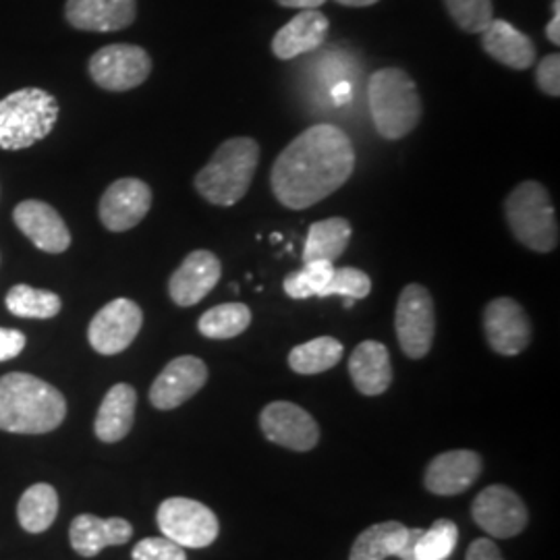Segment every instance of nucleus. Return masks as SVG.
I'll list each match as a JSON object with an SVG mask.
<instances>
[{"instance_id": "obj_2", "label": "nucleus", "mask_w": 560, "mask_h": 560, "mask_svg": "<svg viewBox=\"0 0 560 560\" xmlns=\"http://www.w3.org/2000/svg\"><path fill=\"white\" fill-rule=\"evenodd\" d=\"M67 416L59 388L32 374L13 372L0 378V430L11 434H48Z\"/></svg>"}, {"instance_id": "obj_31", "label": "nucleus", "mask_w": 560, "mask_h": 560, "mask_svg": "<svg viewBox=\"0 0 560 560\" xmlns=\"http://www.w3.org/2000/svg\"><path fill=\"white\" fill-rule=\"evenodd\" d=\"M459 540V529L453 521L439 520L432 523L430 529L421 532L420 540L416 544L413 559L446 560L453 557Z\"/></svg>"}, {"instance_id": "obj_37", "label": "nucleus", "mask_w": 560, "mask_h": 560, "mask_svg": "<svg viewBox=\"0 0 560 560\" xmlns=\"http://www.w3.org/2000/svg\"><path fill=\"white\" fill-rule=\"evenodd\" d=\"M25 349V335L13 328H0V361L15 360Z\"/></svg>"}, {"instance_id": "obj_1", "label": "nucleus", "mask_w": 560, "mask_h": 560, "mask_svg": "<svg viewBox=\"0 0 560 560\" xmlns=\"http://www.w3.org/2000/svg\"><path fill=\"white\" fill-rule=\"evenodd\" d=\"M355 168L351 138L330 122H318L291 141L272 164L270 185L289 210L312 208L349 180Z\"/></svg>"}, {"instance_id": "obj_5", "label": "nucleus", "mask_w": 560, "mask_h": 560, "mask_svg": "<svg viewBox=\"0 0 560 560\" xmlns=\"http://www.w3.org/2000/svg\"><path fill=\"white\" fill-rule=\"evenodd\" d=\"M59 102L40 88H23L0 101V148L25 150L57 125Z\"/></svg>"}, {"instance_id": "obj_25", "label": "nucleus", "mask_w": 560, "mask_h": 560, "mask_svg": "<svg viewBox=\"0 0 560 560\" xmlns=\"http://www.w3.org/2000/svg\"><path fill=\"white\" fill-rule=\"evenodd\" d=\"M353 235L351 222L347 219H326L314 222L307 231V240L303 247V264L307 261H335L347 252Z\"/></svg>"}, {"instance_id": "obj_6", "label": "nucleus", "mask_w": 560, "mask_h": 560, "mask_svg": "<svg viewBox=\"0 0 560 560\" xmlns=\"http://www.w3.org/2000/svg\"><path fill=\"white\" fill-rule=\"evenodd\" d=\"M509 226L521 245L550 254L559 247V222L548 189L538 180H523L504 201Z\"/></svg>"}, {"instance_id": "obj_19", "label": "nucleus", "mask_w": 560, "mask_h": 560, "mask_svg": "<svg viewBox=\"0 0 560 560\" xmlns=\"http://www.w3.org/2000/svg\"><path fill=\"white\" fill-rule=\"evenodd\" d=\"M138 15L136 0H67L65 18L81 32H120Z\"/></svg>"}, {"instance_id": "obj_43", "label": "nucleus", "mask_w": 560, "mask_h": 560, "mask_svg": "<svg viewBox=\"0 0 560 560\" xmlns=\"http://www.w3.org/2000/svg\"><path fill=\"white\" fill-rule=\"evenodd\" d=\"M342 305H345V310H351L353 307V303H355V300H351V298H342Z\"/></svg>"}, {"instance_id": "obj_17", "label": "nucleus", "mask_w": 560, "mask_h": 560, "mask_svg": "<svg viewBox=\"0 0 560 560\" xmlns=\"http://www.w3.org/2000/svg\"><path fill=\"white\" fill-rule=\"evenodd\" d=\"M21 233L46 254H62L71 245V233L59 212L40 200H25L13 210Z\"/></svg>"}, {"instance_id": "obj_20", "label": "nucleus", "mask_w": 560, "mask_h": 560, "mask_svg": "<svg viewBox=\"0 0 560 560\" xmlns=\"http://www.w3.org/2000/svg\"><path fill=\"white\" fill-rule=\"evenodd\" d=\"M133 527L127 520L113 517L101 520L96 515H78L69 527V540L73 550L83 559L98 557L108 546H122L131 540Z\"/></svg>"}, {"instance_id": "obj_39", "label": "nucleus", "mask_w": 560, "mask_h": 560, "mask_svg": "<svg viewBox=\"0 0 560 560\" xmlns=\"http://www.w3.org/2000/svg\"><path fill=\"white\" fill-rule=\"evenodd\" d=\"M421 532H423L421 527H413V529H409L407 541H405V546H402V550H400V555L397 559L416 560L413 559V550H416V544L420 540Z\"/></svg>"}, {"instance_id": "obj_8", "label": "nucleus", "mask_w": 560, "mask_h": 560, "mask_svg": "<svg viewBox=\"0 0 560 560\" xmlns=\"http://www.w3.org/2000/svg\"><path fill=\"white\" fill-rule=\"evenodd\" d=\"M156 521L162 536L180 548H208L219 538L221 523L206 504L194 499H166L159 506Z\"/></svg>"}, {"instance_id": "obj_35", "label": "nucleus", "mask_w": 560, "mask_h": 560, "mask_svg": "<svg viewBox=\"0 0 560 560\" xmlns=\"http://www.w3.org/2000/svg\"><path fill=\"white\" fill-rule=\"evenodd\" d=\"M133 560H187L185 548L168 538H145L133 546Z\"/></svg>"}, {"instance_id": "obj_34", "label": "nucleus", "mask_w": 560, "mask_h": 560, "mask_svg": "<svg viewBox=\"0 0 560 560\" xmlns=\"http://www.w3.org/2000/svg\"><path fill=\"white\" fill-rule=\"evenodd\" d=\"M372 293V280L360 268H337L332 270V277L326 282L320 298H351V300H365Z\"/></svg>"}, {"instance_id": "obj_40", "label": "nucleus", "mask_w": 560, "mask_h": 560, "mask_svg": "<svg viewBox=\"0 0 560 560\" xmlns=\"http://www.w3.org/2000/svg\"><path fill=\"white\" fill-rule=\"evenodd\" d=\"M280 7H284V9H301V11H305V9H318L322 7L326 0H277Z\"/></svg>"}, {"instance_id": "obj_21", "label": "nucleus", "mask_w": 560, "mask_h": 560, "mask_svg": "<svg viewBox=\"0 0 560 560\" xmlns=\"http://www.w3.org/2000/svg\"><path fill=\"white\" fill-rule=\"evenodd\" d=\"M328 27L330 23L322 11L305 9L280 27L272 40V52L280 60L298 59L301 55H307L320 48L322 42L326 40Z\"/></svg>"}, {"instance_id": "obj_23", "label": "nucleus", "mask_w": 560, "mask_h": 560, "mask_svg": "<svg viewBox=\"0 0 560 560\" xmlns=\"http://www.w3.org/2000/svg\"><path fill=\"white\" fill-rule=\"evenodd\" d=\"M481 48L497 62L517 71H525L536 62V44L509 21H490L481 32Z\"/></svg>"}, {"instance_id": "obj_11", "label": "nucleus", "mask_w": 560, "mask_h": 560, "mask_svg": "<svg viewBox=\"0 0 560 560\" xmlns=\"http://www.w3.org/2000/svg\"><path fill=\"white\" fill-rule=\"evenodd\" d=\"M471 517L492 538H515L527 527V506L506 486H488L471 504Z\"/></svg>"}, {"instance_id": "obj_7", "label": "nucleus", "mask_w": 560, "mask_h": 560, "mask_svg": "<svg viewBox=\"0 0 560 560\" xmlns=\"http://www.w3.org/2000/svg\"><path fill=\"white\" fill-rule=\"evenodd\" d=\"M395 330L400 349L409 360H421L430 353L436 335V312L434 300L423 284L413 282L400 291Z\"/></svg>"}, {"instance_id": "obj_38", "label": "nucleus", "mask_w": 560, "mask_h": 560, "mask_svg": "<svg viewBox=\"0 0 560 560\" xmlns=\"http://www.w3.org/2000/svg\"><path fill=\"white\" fill-rule=\"evenodd\" d=\"M465 560H504L497 544L488 538H478L469 546L467 559Z\"/></svg>"}, {"instance_id": "obj_36", "label": "nucleus", "mask_w": 560, "mask_h": 560, "mask_svg": "<svg viewBox=\"0 0 560 560\" xmlns=\"http://www.w3.org/2000/svg\"><path fill=\"white\" fill-rule=\"evenodd\" d=\"M536 81L538 88L546 96L559 98L560 96V57L559 55H548L538 62L536 69Z\"/></svg>"}, {"instance_id": "obj_24", "label": "nucleus", "mask_w": 560, "mask_h": 560, "mask_svg": "<svg viewBox=\"0 0 560 560\" xmlns=\"http://www.w3.org/2000/svg\"><path fill=\"white\" fill-rule=\"evenodd\" d=\"M136 405L138 393L131 384H115L101 402V409L96 413L94 432L98 441L113 444L119 442L131 432L136 421Z\"/></svg>"}, {"instance_id": "obj_15", "label": "nucleus", "mask_w": 560, "mask_h": 560, "mask_svg": "<svg viewBox=\"0 0 560 560\" xmlns=\"http://www.w3.org/2000/svg\"><path fill=\"white\" fill-rule=\"evenodd\" d=\"M208 382V365L194 355L175 358L159 374L150 388V402L161 409L171 411L183 402L196 397Z\"/></svg>"}, {"instance_id": "obj_4", "label": "nucleus", "mask_w": 560, "mask_h": 560, "mask_svg": "<svg viewBox=\"0 0 560 560\" xmlns=\"http://www.w3.org/2000/svg\"><path fill=\"white\" fill-rule=\"evenodd\" d=\"M260 162V143L254 138L222 141L196 175V189L203 200L219 208H231L245 198Z\"/></svg>"}, {"instance_id": "obj_10", "label": "nucleus", "mask_w": 560, "mask_h": 560, "mask_svg": "<svg viewBox=\"0 0 560 560\" xmlns=\"http://www.w3.org/2000/svg\"><path fill=\"white\" fill-rule=\"evenodd\" d=\"M143 312L136 301H110L90 322L88 340L101 355H119L140 335Z\"/></svg>"}, {"instance_id": "obj_9", "label": "nucleus", "mask_w": 560, "mask_h": 560, "mask_svg": "<svg viewBox=\"0 0 560 560\" xmlns=\"http://www.w3.org/2000/svg\"><path fill=\"white\" fill-rule=\"evenodd\" d=\"M88 69L102 90L129 92L150 78L152 59L136 44H110L94 52Z\"/></svg>"}, {"instance_id": "obj_22", "label": "nucleus", "mask_w": 560, "mask_h": 560, "mask_svg": "<svg viewBox=\"0 0 560 560\" xmlns=\"http://www.w3.org/2000/svg\"><path fill=\"white\" fill-rule=\"evenodd\" d=\"M349 374L355 388L365 397L384 395L393 384V365L386 345L363 340L349 358Z\"/></svg>"}, {"instance_id": "obj_42", "label": "nucleus", "mask_w": 560, "mask_h": 560, "mask_svg": "<svg viewBox=\"0 0 560 560\" xmlns=\"http://www.w3.org/2000/svg\"><path fill=\"white\" fill-rule=\"evenodd\" d=\"M342 7H353V9H363V7H372L381 0H337Z\"/></svg>"}, {"instance_id": "obj_30", "label": "nucleus", "mask_w": 560, "mask_h": 560, "mask_svg": "<svg viewBox=\"0 0 560 560\" xmlns=\"http://www.w3.org/2000/svg\"><path fill=\"white\" fill-rule=\"evenodd\" d=\"M7 310L18 318H36V320H50L55 318L62 307L60 298L52 291L34 289L30 284L13 287L7 298Z\"/></svg>"}, {"instance_id": "obj_12", "label": "nucleus", "mask_w": 560, "mask_h": 560, "mask_svg": "<svg viewBox=\"0 0 560 560\" xmlns=\"http://www.w3.org/2000/svg\"><path fill=\"white\" fill-rule=\"evenodd\" d=\"M264 436L289 451H312L320 441V428L316 420L295 402L275 400L260 413Z\"/></svg>"}, {"instance_id": "obj_26", "label": "nucleus", "mask_w": 560, "mask_h": 560, "mask_svg": "<svg viewBox=\"0 0 560 560\" xmlns=\"http://www.w3.org/2000/svg\"><path fill=\"white\" fill-rule=\"evenodd\" d=\"M409 536V527L399 521H384L361 532L351 548L349 560H386L399 557Z\"/></svg>"}, {"instance_id": "obj_16", "label": "nucleus", "mask_w": 560, "mask_h": 560, "mask_svg": "<svg viewBox=\"0 0 560 560\" xmlns=\"http://www.w3.org/2000/svg\"><path fill=\"white\" fill-rule=\"evenodd\" d=\"M222 264L217 254L208 249H196L168 280V295L179 307H191L210 295V291L219 284Z\"/></svg>"}, {"instance_id": "obj_13", "label": "nucleus", "mask_w": 560, "mask_h": 560, "mask_svg": "<svg viewBox=\"0 0 560 560\" xmlns=\"http://www.w3.org/2000/svg\"><path fill=\"white\" fill-rule=\"evenodd\" d=\"M483 332L492 351L504 358L523 353L532 342V322L511 298L492 300L483 307Z\"/></svg>"}, {"instance_id": "obj_41", "label": "nucleus", "mask_w": 560, "mask_h": 560, "mask_svg": "<svg viewBox=\"0 0 560 560\" xmlns=\"http://www.w3.org/2000/svg\"><path fill=\"white\" fill-rule=\"evenodd\" d=\"M546 38L552 42V44H560V13H555L550 23L546 25Z\"/></svg>"}, {"instance_id": "obj_33", "label": "nucleus", "mask_w": 560, "mask_h": 560, "mask_svg": "<svg viewBox=\"0 0 560 560\" xmlns=\"http://www.w3.org/2000/svg\"><path fill=\"white\" fill-rule=\"evenodd\" d=\"M448 15L467 34H481L494 20L492 0H444Z\"/></svg>"}, {"instance_id": "obj_29", "label": "nucleus", "mask_w": 560, "mask_h": 560, "mask_svg": "<svg viewBox=\"0 0 560 560\" xmlns=\"http://www.w3.org/2000/svg\"><path fill=\"white\" fill-rule=\"evenodd\" d=\"M249 324H252V312L245 303H222L217 307H210L201 316L198 330L206 339H235L249 328Z\"/></svg>"}, {"instance_id": "obj_27", "label": "nucleus", "mask_w": 560, "mask_h": 560, "mask_svg": "<svg viewBox=\"0 0 560 560\" xmlns=\"http://www.w3.org/2000/svg\"><path fill=\"white\" fill-rule=\"evenodd\" d=\"M59 515V494L50 483H34L18 504V520L30 534L46 532Z\"/></svg>"}, {"instance_id": "obj_14", "label": "nucleus", "mask_w": 560, "mask_h": 560, "mask_svg": "<svg viewBox=\"0 0 560 560\" xmlns=\"http://www.w3.org/2000/svg\"><path fill=\"white\" fill-rule=\"evenodd\" d=\"M152 208V189L145 180L125 177L108 185L98 206L101 221L113 233L138 226Z\"/></svg>"}, {"instance_id": "obj_28", "label": "nucleus", "mask_w": 560, "mask_h": 560, "mask_svg": "<svg viewBox=\"0 0 560 560\" xmlns=\"http://www.w3.org/2000/svg\"><path fill=\"white\" fill-rule=\"evenodd\" d=\"M345 347L342 342L332 337H318L298 345L289 353V368L301 376H316L328 372L342 360Z\"/></svg>"}, {"instance_id": "obj_32", "label": "nucleus", "mask_w": 560, "mask_h": 560, "mask_svg": "<svg viewBox=\"0 0 560 560\" xmlns=\"http://www.w3.org/2000/svg\"><path fill=\"white\" fill-rule=\"evenodd\" d=\"M332 270H335L332 261H307V264H303L300 272H293L284 279V282H282L284 293L291 300L320 298L326 282L332 277Z\"/></svg>"}, {"instance_id": "obj_3", "label": "nucleus", "mask_w": 560, "mask_h": 560, "mask_svg": "<svg viewBox=\"0 0 560 560\" xmlns=\"http://www.w3.org/2000/svg\"><path fill=\"white\" fill-rule=\"evenodd\" d=\"M370 115L378 136L402 140L420 125L423 106L416 81L399 67L378 69L368 81Z\"/></svg>"}, {"instance_id": "obj_18", "label": "nucleus", "mask_w": 560, "mask_h": 560, "mask_svg": "<svg viewBox=\"0 0 560 560\" xmlns=\"http://www.w3.org/2000/svg\"><path fill=\"white\" fill-rule=\"evenodd\" d=\"M481 474V457L474 451H448L430 460L423 483L432 494L457 497L469 490Z\"/></svg>"}]
</instances>
